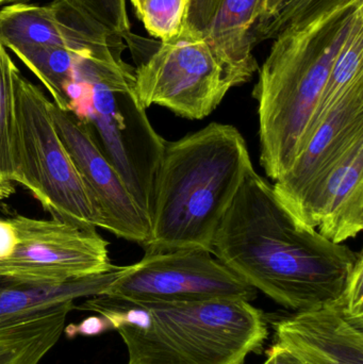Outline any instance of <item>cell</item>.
I'll return each mask as SVG.
<instances>
[{
	"mask_svg": "<svg viewBox=\"0 0 363 364\" xmlns=\"http://www.w3.org/2000/svg\"><path fill=\"white\" fill-rule=\"evenodd\" d=\"M363 0L336 9L273 38L253 95L258 102L260 164L272 181L298 156L332 64Z\"/></svg>",
	"mask_w": 363,
	"mask_h": 364,
	"instance_id": "277c9868",
	"label": "cell"
},
{
	"mask_svg": "<svg viewBox=\"0 0 363 364\" xmlns=\"http://www.w3.org/2000/svg\"><path fill=\"white\" fill-rule=\"evenodd\" d=\"M121 40L132 38L127 0H68Z\"/></svg>",
	"mask_w": 363,
	"mask_h": 364,
	"instance_id": "7402d4cb",
	"label": "cell"
},
{
	"mask_svg": "<svg viewBox=\"0 0 363 364\" xmlns=\"http://www.w3.org/2000/svg\"><path fill=\"white\" fill-rule=\"evenodd\" d=\"M106 295L138 304L197 303L215 299L251 301L257 290L200 248L145 252L123 267Z\"/></svg>",
	"mask_w": 363,
	"mask_h": 364,
	"instance_id": "52a82bcc",
	"label": "cell"
},
{
	"mask_svg": "<svg viewBox=\"0 0 363 364\" xmlns=\"http://www.w3.org/2000/svg\"><path fill=\"white\" fill-rule=\"evenodd\" d=\"M0 43L6 49L60 47L102 58L121 55L125 49L121 38L68 0L18 2L0 9Z\"/></svg>",
	"mask_w": 363,
	"mask_h": 364,
	"instance_id": "30bf717a",
	"label": "cell"
},
{
	"mask_svg": "<svg viewBox=\"0 0 363 364\" xmlns=\"http://www.w3.org/2000/svg\"><path fill=\"white\" fill-rule=\"evenodd\" d=\"M211 254L243 282L296 312L338 304L363 257L298 222L254 166L220 223Z\"/></svg>",
	"mask_w": 363,
	"mask_h": 364,
	"instance_id": "6da1fadb",
	"label": "cell"
},
{
	"mask_svg": "<svg viewBox=\"0 0 363 364\" xmlns=\"http://www.w3.org/2000/svg\"><path fill=\"white\" fill-rule=\"evenodd\" d=\"M258 6L259 0H188L185 27L208 43L234 87L259 68L254 55Z\"/></svg>",
	"mask_w": 363,
	"mask_h": 364,
	"instance_id": "7c38bea8",
	"label": "cell"
},
{
	"mask_svg": "<svg viewBox=\"0 0 363 364\" xmlns=\"http://www.w3.org/2000/svg\"><path fill=\"white\" fill-rule=\"evenodd\" d=\"M53 124L65 145L87 193L102 216L104 230L146 247L151 220L102 153L89 124L51 104Z\"/></svg>",
	"mask_w": 363,
	"mask_h": 364,
	"instance_id": "9c48e42d",
	"label": "cell"
},
{
	"mask_svg": "<svg viewBox=\"0 0 363 364\" xmlns=\"http://www.w3.org/2000/svg\"><path fill=\"white\" fill-rule=\"evenodd\" d=\"M19 61L38 79L53 98V105L68 110L63 94V85L72 73L77 51L60 47L19 46L9 48Z\"/></svg>",
	"mask_w": 363,
	"mask_h": 364,
	"instance_id": "ac0fdd59",
	"label": "cell"
},
{
	"mask_svg": "<svg viewBox=\"0 0 363 364\" xmlns=\"http://www.w3.org/2000/svg\"><path fill=\"white\" fill-rule=\"evenodd\" d=\"M14 186L13 184H9L2 179L1 175H0V200L8 198L10 195L14 193Z\"/></svg>",
	"mask_w": 363,
	"mask_h": 364,
	"instance_id": "83f0119b",
	"label": "cell"
},
{
	"mask_svg": "<svg viewBox=\"0 0 363 364\" xmlns=\"http://www.w3.org/2000/svg\"><path fill=\"white\" fill-rule=\"evenodd\" d=\"M130 2H131L132 6H134V11H136L139 4H140V0H130Z\"/></svg>",
	"mask_w": 363,
	"mask_h": 364,
	"instance_id": "f546056e",
	"label": "cell"
},
{
	"mask_svg": "<svg viewBox=\"0 0 363 364\" xmlns=\"http://www.w3.org/2000/svg\"><path fill=\"white\" fill-rule=\"evenodd\" d=\"M251 168L246 141L234 126L211 123L180 140L166 141L145 252H211L220 223Z\"/></svg>",
	"mask_w": 363,
	"mask_h": 364,
	"instance_id": "7a4b0ae2",
	"label": "cell"
},
{
	"mask_svg": "<svg viewBox=\"0 0 363 364\" xmlns=\"http://www.w3.org/2000/svg\"><path fill=\"white\" fill-rule=\"evenodd\" d=\"M44 92L14 76L15 183L27 188L53 218L104 229L76 164L62 142Z\"/></svg>",
	"mask_w": 363,
	"mask_h": 364,
	"instance_id": "5b68a950",
	"label": "cell"
},
{
	"mask_svg": "<svg viewBox=\"0 0 363 364\" xmlns=\"http://www.w3.org/2000/svg\"><path fill=\"white\" fill-rule=\"evenodd\" d=\"M79 309L110 322L128 364H242L268 338L264 314L242 299L138 304L102 294Z\"/></svg>",
	"mask_w": 363,
	"mask_h": 364,
	"instance_id": "3957f363",
	"label": "cell"
},
{
	"mask_svg": "<svg viewBox=\"0 0 363 364\" xmlns=\"http://www.w3.org/2000/svg\"><path fill=\"white\" fill-rule=\"evenodd\" d=\"M74 303L59 309L0 327V364H38L59 341Z\"/></svg>",
	"mask_w": 363,
	"mask_h": 364,
	"instance_id": "2e32d148",
	"label": "cell"
},
{
	"mask_svg": "<svg viewBox=\"0 0 363 364\" xmlns=\"http://www.w3.org/2000/svg\"><path fill=\"white\" fill-rule=\"evenodd\" d=\"M187 11L188 0H140L136 14L151 36L166 42L185 29Z\"/></svg>",
	"mask_w": 363,
	"mask_h": 364,
	"instance_id": "44dd1931",
	"label": "cell"
},
{
	"mask_svg": "<svg viewBox=\"0 0 363 364\" xmlns=\"http://www.w3.org/2000/svg\"><path fill=\"white\" fill-rule=\"evenodd\" d=\"M17 244L0 261V279L31 284H59L98 275L113 267L109 243L97 229L60 218H10Z\"/></svg>",
	"mask_w": 363,
	"mask_h": 364,
	"instance_id": "ba28073f",
	"label": "cell"
},
{
	"mask_svg": "<svg viewBox=\"0 0 363 364\" xmlns=\"http://www.w3.org/2000/svg\"><path fill=\"white\" fill-rule=\"evenodd\" d=\"M18 70L0 43V175L15 183L14 76Z\"/></svg>",
	"mask_w": 363,
	"mask_h": 364,
	"instance_id": "d6986e66",
	"label": "cell"
},
{
	"mask_svg": "<svg viewBox=\"0 0 363 364\" xmlns=\"http://www.w3.org/2000/svg\"><path fill=\"white\" fill-rule=\"evenodd\" d=\"M363 81V11L358 13L353 26L332 64L319 104L303 138V147L308 142L323 117L352 89ZM298 151V153H300Z\"/></svg>",
	"mask_w": 363,
	"mask_h": 364,
	"instance_id": "e0dca14e",
	"label": "cell"
},
{
	"mask_svg": "<svg viewBox=\"0 0 363 364\" xmlns=\"http://www.w3.org/2000/svg\"><path fill=\"white\" fill-rule=\"evenodd\" d=\"M355 1L358 0H283L272 18L254 29L255 45L273 40L287 28L306 25L322 15Z\"/></svg>",
	"mask_w": 363,
	"mask_h": 364,
	"instance_id": "ffe728a7",
	"label": "cell"
},
{
	"mask_svg": "<svg viewBox=\"0 0 363 364\" xmlns=\"http://www.w3.org/2000/svg\"><path fill=\"white\" fill-rule=\"evenodd\" d=\"M232 87L208 43L185 27L134 70V95L142 108L163 107L187 119L210 115Z\"/></svg>",
	"mask_w": 363,
	"mask_h": 364,
	"instance_id": "8992f818",
	"label": "cell"
},
{
	"mask_svg": "<svg viewBox=\"0 0 363 364\" xmlns=\"http://www.w3.org/2000/svg\"><path fill=\"white\" fill-rule=\"evenodd\" d=\"M274 327L277 342L304 364H363V325L337 304L296 312Z\"/></svg>",
	"mask_w": 363,
	"mask_h": 364,
	"instance_id": "5bb4252c",
	"label": "cell"
},
{
	"mask_svg": "<svg viewBox=\"0 0 363 364\" xmlns=\"http://www.w3.org/2000/svg\"><path fill=\"white\" fill-rule=\"evenodd\" d=\"M112 331L110 322L104 316H90L83 320L80 324L70 325L63 331L67 337L74 338L76 336H98L107 331Z\"/></svg>",
	"mask_w": 363,
	"mask_h": 364,
	"instance_id": "cb8c5ba5",
	"label": "cell"
},
{
	"mask_svg": "<svg viewBox=\"0 0 363 364\" xmlns=\"http://www.w3.org/2000/svg\"><path fill=\"white\" fill-rule=\"evenodd\" d=\"M337 305L351 320L363 325V257L356 263L349 284Z\"/></svg>",
	"mask_w": 363,
	"mask_h": 364,
	"instance_id": "603a6c76",
	"label": "cell"
},
{
	"mask_svg": "<svg viewBox=\"0 0 363 364\" xmlns=\"http://www.w3.org/2000/svg\"><path fill=\"white\" fill-rule=\"evenodd\" d=\"M283 2V0H259L257 12L258 21L256 27L264 25L269 19L272 18Z\"/></svg>",
	"mask_w": 363,
	"mask_h": 364,
	"instance_id": "4316f807",
	"label": "cell"
},
{
	"mask_svg": "<svg viewBox=\"0 0 363 364\" xmlns=\"http://www.w3.org/2000/svg\"><path fill=\"white\" fill-rule=\"evenodd\" d=\"M18 2H29V0H0V8H4L9 4H18Z\"/></svg>",
	"mask_w": 363,
	"mask_h": 364,
	"instance_id": "f1b7e54d",
	"label": "cell"
},
{
	"mask_svg": "<svg viewBox=\"0 0 363 364\" xmlns=\"http://www.w3.org/2000/svg\"><path fill=\"white\" fill-rule=\"evenodd\" d=\"M296 220L332 243L342 244L363 229V138L305 199Z\"/></svg>",
	"mask_w": 363,
	"mask_h": 364,
	"instance_id": "4fadbf2b",
	"label": "cell"
},
{
	"mask_svg": "<svg viewBox=\"0 0 363 364\" xmlns=\"http://www.w3.org/2000/svg\"><path fill=\"white\" fill-rule=\"evenodd\" d=\"M363 138V81L352 87L323 117L291 166L275 181L277 198L296 218L305 199Z\"/></svg>",
	"mask_w": 363,
	"mask_h": 364,
	"instance_id": "8fae6325",
	"label": "cell"
},
{
	"mask_svg": "<svg viewBox=\"0 0 363 364\" xmlns=\"http://www.w3.org/2000/svg\"><path fill=\"white\" fill-rule=\"evenodd\" d=\"M17 244L16 230L11 218H0V261L10 257Z\"/></svg>",
	"mask_w": 363,
	"mask_h": 364,
	"instance_id": "d4e9b609",
	"label": "cell"
},
{
	"mask_svg": "<svg viewBox=\"0 0 363 364\" xmlns=\"http://www.w3.org/2000/svg\"><path fill=\"white\" fill-rule=\"evenodd\" d=\"M123 267L113 265L104 273L59 284L0 279V327L50 314L82 297L104 294Z\"/></svg>",
	"mask_w": 363,
	"mask_h": 364,
	"instance_id": "9a60e30c",
	"label": "cell"
},
{
	"mask_svg": "<svg viewBox=\"0 0 363 364\" xmlns=\"http://www.w3.org/2000/svg\"><path fill=\"white\" fill-rule=\"evenodd\" d=\"M262 364H304L289 348L281 342L272 346L266 352V359Z\"/></svg>",
	"mask_w": 363,
	"mask_h": 364,
	"instance_id": "484cf974",
	"label": "cell"
}]
</instances>
